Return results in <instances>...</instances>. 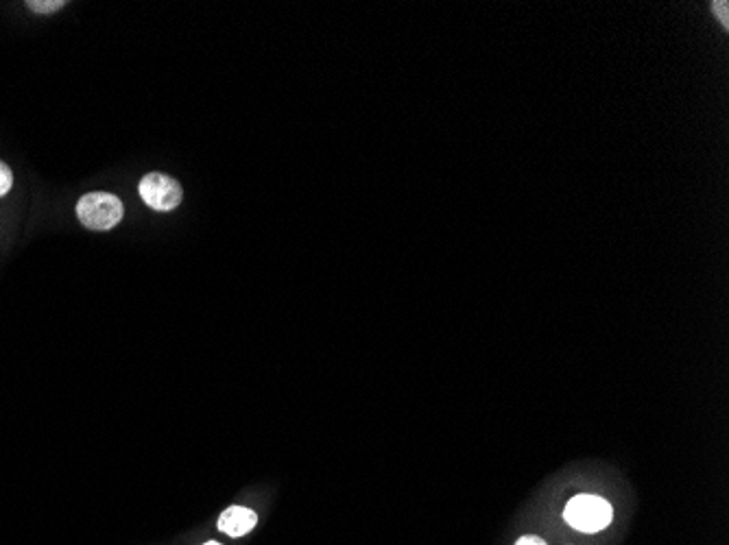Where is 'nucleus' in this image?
<instances>
[{
  "label": "nucleus",
  "mask_w": 729,
  "mask_h": 545,
  "mask_svg": "<svg viewBox=\"0 0 729 545\" xmlns=\"http://www.w3.org/2000/svg\"><path fill=\"white\" fill-rule=\"evenodd\" d=\"M564 519L568 522V526L579 532H601L612 524L614 511L612 504L599 498V495L581 493L566 504Z\"/></svg>",
  "instance_id": "f257e3e1"
},
{
  "label": "nucleus",
  "mask_w": 729,
  "mask_h": 545,
  "mask_svg": "<svg viewBox=\"0 0 729 545\" xmlns=\"http://www.w3.org/2000/svg\"><path fill=\"white\" fill-rule=\"evenodd\" d=\"M123 201L110 195V192H90L83 195L77 203V216L81 225L94 232H107L123 221Z\"/></svg>",
  "instance_id": "f03ea898"
},
{
  "label": "nucleus",
  "mask_w": 729,
  "mask_h": 545,
  "mask_svg": "<svg viewBox=\"0 0 729 545\" xmlns=\"http://www.w3.org/2000/svg\"><path fill=\"white\" fill-rule=\"evenodd\" d=\"M138 192H140V199L145 201L149 208L158 210V212L175 210L184 197L179 181L169 175H162V173H149L142 177Z\"/></svg>",
  "instance_id": "7ed1b4c3"
},
{
  "label": "nucleus",
  "mask_w": 729,
  "mask_h": 545,
  "mask_svg": "<svg viewBox=\"0 0 729 545\" xmlns=\"http://www.w3.org/2000/svg\"><path fill=\"white\" fill-rule=\"evenodd\" d=\"M258 524V515L249 511L245 506H230L225 508L219 517V530L225 532L227 537H245L247 532H252Z\"/></svg>",
  "instance_id": "20e7f679"
},
{
  "label": "nucleus",
  "mask_w": 729,
  "mask_h": 545,
  "mask_svg": "<svg viewBox=\"0 0 729 545\" xmlns=\"http://www.w3.org/2000/svg\"><path fill=\"white\" fill-rule=\"evenodd\" d=\"M27 7L35 14H53V11L66 7V3L64 0H29Z\"/></svg>",
  "instance_id": "39448f33"
},
{
  "label": "nucleus",
  "mask_w": 729,
  "mask_h": 545,
  "mask_svg": "<svg viewBox=\"0 0 729 545\" xmlns=\"http://www.w3.org/2000/svg\"><path fill=\"white\" fill-rule=\"evenodd\" d=\"M11 186H14V175H11V168L5 162H0V197H5L11 190Z\"/></svg>",
  "instance_id": "423d86ee"
},
{
  "label": "nucleus",
  "mask_w": 729,
  "mask_h": 545,
  "mask_svg": "<svg viewBox=\"0 0 729 545\" xmlns=\"http://www.w3.org/2000/svg\"><path fill=\"white\" fill-rule=\"evenodd\" d=\"M516 545H546V541L542 539V537H533V535H529V537H522V539H518V543Z\"/></svg>",
  "instance_id": "0eeeda50"
},
{
  "label": "nucleus",
  "mask_w": 729,
  "mask_h": 545,
  "mask_svg": "<svg viewBox=\"0 0 729 545\" xmlns=\"http://www.w3.org/2000/svg\"><path fill=\"white\" fill-rule=\"evenodd\" d=\"M716 9H719V14H721L723 22L727 24V3H719V5H714V11H716Z\"/></svg>",
  "instance_id": "6e6552de"
},
{
  "label": "nucleus",
  "mask_w": 729,
  "mask_h": 545,
  "mask_svg": "<svg viewBox=\"0 0 729 545\" xmlns=\"http://www.w3.org/2000/svg\"><path fill=\"white\" fill-rule=\"evenodd\" d=\"M203 545H221V543H217V541H208V543H203Z\"/></svg>",
  "instance_id": "1a4fd4ad"
}]
</instances>
